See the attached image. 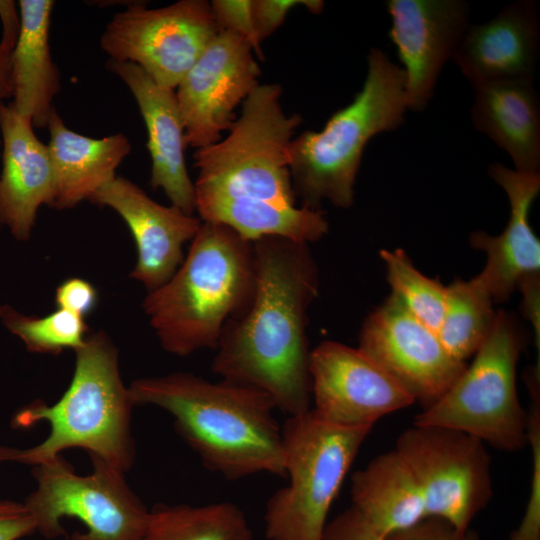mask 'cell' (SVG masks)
I'll return each mask as SVG.
<instances>
[{
  "label": "cell",
  "instance_id": "obj_8",
  "mask_svg": "<svg viewBox=\"0 0 540 540\" xmlns=\"http://www.w3.org/2000/svg\"><path fill=\"white\" fill-rule=\"evenodd\" d=\"M524 344L516 320L497 312L471 365L413 424L457 429L501 451L521 450L527 445V413L517 394L516 367Z\"/></svg>",
  "mask_w": 540,
  "mask_h": 540
},
{
  "label": "cell",
  "instance_id": "obj_27",
  "mask_svg": "<svg viewBox=\"0 0 540 540\" xmlns=\"http://www.w3.org/2000/svg\"><path fill=\"white\" fill-rule=\"evenodd\" d=\"M394 295L422 323L437 333L446 305V286L422 274L402 249L381 250Z\"/></svg>",
  "mask_w": 540,
  "mask_h": 540
},
{
  "label": "cell",
  "instance_id": "obj_14",
  "mask_svg": "<svg viewBox=\"0 0 540 540\" xmlns=\"http://www.w3.org/2000/svg\"><path fill=\"white\" fill-rule=\"evenodd\" d=\"M425 408L441 398L466 363L452 357L438 335L394 296L365 319L359 347Z\"/></svg>",
  "mask_w": 540,
  "mask_h": 540
},
{
  "label": "cell",
  "instance_id": "obj_3",
  "mask_svg": "<svg viewBox=\"0 0 540 540\" xmlns=\"http://www.w3.org/2000/svg\"><path fill=\"white\" fill-rule=\"evenodd\" d=\"M128 387L135 405H155L173 417L177 434L208 470L228 480L285 476L277 409L261 390L187 372L139 378Z\"/></svg>",
  "mask_w": 540,
  "mask_h": 540
},
{
  "label": "cell",
  "instance_id": "obj_30",
  "mask_svg": "<svg viewBox=\"0 0 540 540\" xmlns=\"http://www.w3.org/2000/svg\"><path fill=\"white\" fill-rule=\"evenodd\" d=\"M252 0H214L210 3L219 31H231L243 36L252 46L256 58L263 60L251 13Z\"/></svg>",
  "mask_w": 540,
  "mask_h": 540
},
{
  "label": "cell",
  "instance_id": "obj_32",
  "mask_svg": "<svg viewBox=\"0 0 540 540\" xmlns=\"http://www.w3.org/2000/svg\"><path fill=\"white\" fill-rule=\"evenodd\" d=\"M2 37L0 41V104L13 97L12 54L17 41L20 18L16 4L11 0H0ZM0 138V148H1Z\"/></svg>",
  "mask_w": 540,
  "mask_h": 540
},
{
  "label": "cell",
  "instance_id": "obj_25",
  "mask_svg": "<svg viewBox=\"0 0 540 540\" xmlns=\"http://www.w3.org/2000/svg\"><path fill=\"white\" fill-rule=\"evenodd\" d=\"M141 540H253L243 511L228 501L202 506L157 504Z\"/></svg>",
  "mask_w": 540,
  "mask_h": 540
},
{
  "label": "cell",
  "instance_id": "obj_33",
  "mask_svg": "<svg viewBox=\"0 0 540 540\" xmlns=\"http://www.w3.org/2000/svg\"><path fill=\"white\" fill-rule=\"evenodd\" d=\"M385 540H480L471 528L459 530L446 520L427 517L418 524L394 533Z\"/></svg>",
  "mask_w": 540,
  "mask_h": 540
},
{
  "label": "cell",
  "instance_id": "obj_26",
  "mask_svg": "<svg viewBox=\"0 0 540 540\" xmlns=\"http://www.w3.org/2000/svg\"><path fill=\"white\" fill-rule=\"evenodd\" d=\"M492 298L474 277L455 279L446 286V305L437 335L455 359L465 362L483 344L493 326L496 312Z\"/></svg>",
  "mask_w": 540,
  "mask_h": 540
},
{
  "label": "cell",
  "instance_id": "obj_18",
  "mask_svg": "<svg viewBox=\"0 0 540 540\" xmlns=\"http://www.w3.org/2000/svg\"><path fill=\"white\" fill-rule=\"evenodd\" d=\"M539 47L538 4L519 0L486 23L468 25L451 59L475 88L503 79H534Z\"/></svg>",
  "mask_w": 540,
  "mask_h": 540
},
{
  "label": "cell",
  "instance_id": "obj_20",
  "mask_svg": "<svg viewBox=\"0 0 540 540\" xmlns=\"http://www.w3.org/2000/svg\"><path fill=\"white\" fill-rule=\"evenodd\" d=\"M29 118L12 103L0 104L3 167L0 218L18 241H28L41 206L52 207L54 176L48 146L33 131Z\"/></svg>",
  "mask_w": 540,
  "mask_h": 540
},
{
  "label": "cell",
  "instance_id": "obj_22",
  "mask_svg": "<svg viewBox=\"0 0 540 540\" xmlns=\"http://www.w3.org/2000/svg\"><path fill=\"white\" fill-rule=\"evenodd\" d=\"M54 176L52 208L70 209L116 178V170L132 145L123 133L91 138L69 129L56 109L47 126Z\"/></svg>",
  "mask_w": 540,
  "mask_h": 540
},
{
  "label": "cell",
  "instance_id": "obj_23",
  "mask_svg": "<svg viewBox=\"0 0 540 540\" xmlns=\"http://www.w3.org/2000/svg\"><path fill=\"white\" fill-rule=\"evenodd\" d=\"M55 2L20 0V29L12 54L13 101L16 112L35 128H46L61 90V74L53 61L49 31Z\"/></svg>",
  "mask_w": 540,
  "mask_h": 540
},
{
  "label": "cell",
  "instance_id": "obj_13",
  "mask_svg": "<svg viewBox=\"0 0 540 540\" xmlns=\"http://www.w3.org/2000/svg\"><path fill=\"white\" fill-rule=\"evenodd\" d=\"M312 412L341 427H373L411 406L412 395L359 348L325 340L310 351Z\"/></svg>",
  "mask_w": 540,
  "mask_h": 540
},
{
  "label": "cell",
  "instance_id": "obj_36",
  "mask_svg": "<svg viewBox=\"0 0 540 540\" xmlns=\"http://www.w3.org/2000/svg\"><path fill=\"white\" fill-rule=\"evenodd\" d=\"M35 531L36 521L24 503L0 500V540H18Z\"/></svg>",
  "mask_w": 540,
  "mask_h": 540
},
{
  "label": "cell",
  "instance_id": "obj_29",
  "mask_svg": "<svg viewBox=\"0 0 540 540\" xmlns=\"http://www.w3.org/2000/svg\"><path fill=\"white\" fill-rule=\"evenodd\" d=\"M531 407L527 413V445L531 449L532 471L528 499L522 519L508 540H540V395L529 388Z\"/></svg>",
  "mask_w": 540,
  "mask_h": 540
},
{
  "label": "cell",
  "instance_id": "obj_38",
  "mask_svg": "<svg viewBox=\"0 0 540 540\" xmlns=\"http://www.w3.org/2000/svg\"><path fill=\"white\" fill-rule=\"evenodd\" d=\"M2 227V222H1V218H0V228Z\"/></svg>",
  "mask_w": 540,
  "mask_h": 540
},
{
  "label": "cell",
  "instance_id": "obj_10",
  "mask_svg": "<svg viewBox=\"0 0 540 540\" xmlns=\"http://www.w3.org/2000/svg\"><path fill=\"white\" fill-rule=\"evenodd\" d=\"M394 450L418 484L427 517L469 529L492 497L486 444L457 429L413 424L400 434Z\"/></svg>",
  "mask_w": 540,
  "mask_h": 540
},
{
  "label": "cell",
  "instance_id": "obj_28",
  "mask_svg": "<svg viewBox=\"0 0 540 540\" xmlns=\"http://www.w3.org/2000/svg\"><path fill=\"white\" fill-rule=\"evenodd\" d=\"M0 319L32 353L59 355L68 348L76 350L83 346L88 336L85 318L62 309L37 317L3 305L0 307Z\"/></svg>",
  "mask_w": 540,
  "mask_h": 540
},
{
  "label": "cell",
  "instance_id": "obj_21",
  "mask_svg": "<svg viewBox=\"0 0 540 540\" xmlns=\"http://www.w3.org/2000/svg\"><path fill=\"white\" fill-rule=\"evenodd\" d=\"M473 89V126L508 153L515 170L540 173V101L533 79H503Z\"/></svg>",
  "mask_w": 540,
  "mask_h": 540
},
{
  "label": "cell",
  "instance_id": "obj_34",
  "mask_svg": "<svg viewBox=\"0 0 540 540\" xmlns=\"http://www.w3.org/2000/svg\"><path fill=\"white\" fill-rule=\"evenodd\" d=\"M98 293L88 281L74 277L62 282L55 292L57 309L85 318L96 306Z\"/></svg>",
  "mask_w": 540,
  "mask_h": 540
},
{
  "label": "cell",
  "instance_id": "obj_7",
  "mask_svg": "<svg viewBox=\"0 0 540 540\" xmlns=\"http://www.w3.org/2000/svg\"><path fill=\"white\" fill-rule=\"evenodd\" d=\"M286 486L268 499L269 540H322L328 513L372 427H341L308 412L281 426Z\"/></svg>",
  "mask_w": 540,
  "mask_h": 540
},
{
  "label": "cell",
  "instance_id": "obj_12",
  "mask_svg": "<svg viewBox=\"0 0 540 540\" xmlns=\"http://www.w3.org/2000/svg\"><path fill=\"white\" fill-rule=\"evenodd\" d=\"M251 44L219 31L177 86L186 147L221 140L236 120L235 109L259 85L261 70Z\"/></svg>",
  "mask_w": 540,
  "mask_h": 540
},
{
  "label": "cell",
  "instance_id": "obj_5",
  "mask_svg": "<svg viewBox=\"0 0 540 540\" xmlns=\"http://www.w3.org/2000/svg\"><path fill=\"white\" fill-rule=\"evenodd\" d=\"M255 288L253 242L204 222L173 276L147 293L142 309L161 347L185 357L216 349L225 324L250 305Z\"/></svg>",
  "mask_w": 540,
  "mask_h": 540
},
{
  "label": "cell",
  "instance_id": "obj_11",
  "mask_svg": "<svg viewBox=\"0 0 540 540\" xmlns=\"http://www.w3.org/2000/svg\"><path fill=\"white\" fill-rule=\"evenodd\" d=\"M218 32L205 0H180L155 9L133 1L108 22L100 47L109 60L133 63L174 90Z\"/></svg>",
  "mask_w": 540,
  "mask_h": 540
},
{
  "label": "cell",
  "instance_id": "obj_24",
  "mask_svg": "<svg viewBox=\"0 0 540 540\" xmlns=\"http://www.w3.org/2000/svg\"><path fill=\"white\" fill-rule=\"evenodd\" d=\"M351 499L352 507L385 539L427 518L418 484L395 450L352 475Z\"/></svg>",
  "mask_w": 540,
  "mask_h": 540
},
{
  "label": "cell",
  "instance_id": "obj_6",
  "mask_svg": "<svg viewBox=\"0 0 540 540\" xmlns=\"http://www.w3.org/2000/svg\"><path fill=\"white\" fill-rule=\"evenodd\" d=\"M405 73L379 48L367 56L361 90L320 131H304L290 144V173L301 206L321 210L323 202L349 208L363 151L376 135L393 131L407 110Z\"/></svg>",
  "mask_w": 540,
  "mask_h": 540
},
{
  "label": "cell",
  "instance_id": "obj_15",
  "mask_svg": "<svg viewBox=\"0 0 540 540\" xmlns=\"http://www.w3.org/2000/svg\"><path fill=\"white\" fill-rule=\"evenodd\" d=\"M388 33L405 73L407 108L422 111L440 72L468 27L469 4L462 0H388Z\"/></svg>",
  "mask_w": 540,
  "mask_h": 540
},
{
  "label": "cell",
  "instance_id": "obj_31",
  "mask_svg": "<svg viewBox=\"0 0 540 540\" xmlns=\"http://www.w3.org/2000/svg\"><path fill=\"white\" fill-rule=\"evenodd\" d=\"M297 6L311 13H320L324 2L319 0H252L251 13L258 40L271 36L284 22L288 12Z\"/></svg>",
  "mask_w": 540,
  "mask_h": 540
},
{
  "label": "cell",
  "instance_id": "obj_37",
  "mask_svg": "<svg viewBox=\"0 0 540 540\" xmlns=\"http://www.w3.org/2000/svg\"><path fill=\"white\" fill-rule=\"evenodd\" d=\"M521 289L524 296V310L527 318L531 321L534 332L535 341L537 343V349L539 353V296H540V283L539 274L529 275L521 279L517 286Z\"/></svg>",
  "mask_w": 540,
  "mask_h": 540
},
{
  "label": "cell",
  "instance_id": "obj_16",
  "mask_svg": "<svg viewBox=\"0 0 540 540\" xmlns=\"http://www.w3.org/2000/svg\"><path fill=\"white\" fill-rule=\"evenodd\" d=\"M89 202L113 209L128 225L137 249V262L130 278L140 282L148 292L173 276L184 259L183 245L194 238L202 224L200 218L174 205L154 201L124 177L116 176Z\"/></svg>",
  "mask_w": 540,
  "mask_h": 540
},
{
  "label": "cell",
  "instance_id": "obj_9",
  "mask_svg": "<svg viewBox=\"0 0 540 540\" xmlns=\"http://www.w3.org/2000/svg\"><path fill=\"white\" fill-rule=\"evenodd\" d=\"M93 471L79 475L61 455L34 466L37 488L24 504L45 538L65 535V517L80 520L87 531L72 540H141L149 510L132 491L125 473L96 456Z\"/></svg>",
  "mask_w": 540,
  "mask_h": 540
},
{
  "label": "cell",
  "instance_id": "obj_19",
  "mask_svg": "<svg viewBox=\"0 0 540 540\" xmlns=\"http://www.w3.org/2000/svg\"><path fill=\"white\" fill-rule=\"evenodd\" d=\"M106 68L128 87L144 120L152 162L150 186L162 189L171 205L193 215L194 182L186 168L185 131L174 90L157 84L133 63L108 60Z\"/></svg>",
  "mask_w": 540,
  "mask_h": 540
},
{
  "label": "cell",
  "instance_id": "obj_2",
  "mask_svg": "<svg viewBox=\"0 0 540 540\" xmlns=\"http://www.w3.org/2000/svg\"><path fill=\"white\" fill-rule=\"evenodd\" d=\"M255 288L248 308L224 326L211 369L266 393L276 409H311L308 309L319 293L309 244L283 237L253 242Z\"/></svg>",
  "mask_w": 540,
  "mask_h": 540
},
{
  "label": "cell",
  "instance_id": "obj_17",
  "mask_svg": "<svg viewBox=\"0 0 540 540\" xmlns=\"http://www.w3.org/2000/svg\"><path fill=\"white\" fill-rule=\"evenodd\" d=\"M487 172L505 191L510 216L501 234L476 231L470 236V244L487 255L485 267L475 278L493 301L503 302L521 279L540 271V241L529 221L540 191V173L517 171L499 162L489 165Z\"/></svg>",
  "mask_w": 540,
  "mask_h": 540
},
{
  "label": "cell",
  "instance_id": "obj_35",
  "mask_svg": "<svg viewBox=\"0 0 540 540\" xmlns=\"http://www.w3.org/2000/svg\"><path fill=\"white\" fill-rule=\"evenodd\" d=\"M322 540H385L352 506L328 521Z\"/></svg>",
  "mask_w": 540,
  "mask_h": 540
},
{
  "label": "cell",
  "instance_id": "obj_4",
  "mask_svg": "<svg viewBox=\"0 0 540 540\" xmlns=\"http://www.w3.org/2000/svg\"><path fill=\"white\" fill-rule=\"evenodd\" d=\"M74 352L73 377L61 398L52 405L35 400L12 419L14 428L47 422L48 436L26 449L0 446V462L37 466L81 448L123 473L131 469L135 403L121 378L118 349L106 332L97 331Z\"/></svg>",
  "mask_w": 540,
  "mask_h": 540
},
{
  "label": "cell",
  "instance_id": "obj_1",
  "mask_svg": "<svg viewBox=\"0 0 540 540\" xmlns=\"http://www.w3.org/2000/svg\"><path fill=\"white\" fill-rule=\"evenodd\" d=\"M282 92L280 84H259L228 135L195 151L196 212L251 242L275 236L310 244L329 224L322 210L297 205L290 144L302 117L284 112Z\"/></svg>",
  "mask_w": 540,
  "mask_h": 540
}]
</instances>
